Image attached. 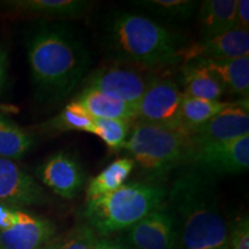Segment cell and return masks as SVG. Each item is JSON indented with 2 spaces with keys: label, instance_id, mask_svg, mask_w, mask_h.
<instances>
[{
  "label": "cell",
  "instance_id": "6da1fadb",
  "mask_svg": "<svg viewBox=\"0 0 249 249\" xmlns=\"http://www.w3.org/2000/svg\"><path fill=\"white\" fill-rule=\"evenodd\" d=\"M165 205L172 214L177 249H229L230 226L217 177L192 165L174 171Z\"/></svg>",
  "mask_w": 249,
  "mask_h": 249
},
{
  "label": "cell",
  "instance_id": "7a4b0ae2",
  "mask_svg": "<svg viewBox=\"0 0 249 249\" xmlns=\"http://www.w3.org/2000/svg\"><path fill=\"white\" fill-rule=\"evenodd\" d=\"M27 46L31 76L46 101L66 98L88 71L89 51L71 27L39 28L28 39Z\"/></svg>",
  "mask_w": 249,
  "mask_h": 249
},
{
  "label": "cell",
  "instance_id": "3957f363",
  "mask_svg": "<svg viewBox=\"0 0 249 249\" xmlns=\"http://www.w3.org/2000/svg\"><path fill=\"white\" fill-rule=\"evenodd\" d=\"M104 43L119 64L142 70L172 66L182 60L188 42L144 15L116 12L108 18Z\"/></svg>",
  "mask_w": 249,
  "mask_h": 249
},
{
  "label": "cell",
  "instance_id": "277c9868",
  "mask_svg": "<svg viewBox=\"0 0 249 249\" xmlns=\"http://www.w3.org/2000/svg\"><path fill=\"white\" fill-rule=\"evenodd\" d=\"M167 189L161 183L132 182L107 195L87 201L85 218L98 236L129 230L152 211L163 207Z\"/></svg>",
  "mask_w": 249,
  "mask_h": 249
},
{
  "label": "cell",
  "instance_id": "5b68a950",
  "mask_svg": "<svg viewBox=\"0 0 249 249\" xmlns=\"http://www.w3.org/2000/svg\"><path fill=\"white\" fill-rule=\"evenodd\" d=\"M123 149L130 155L147 182L161 183L187 164L191 144L182 133L136 123Z\"/></svg>",
  "mask_w": 249,
  "mask_h": 249
},
{
  "label": "cell",
  "instance_id": "8992f818",
  "mask_svg": "<svg viewBox=\"0 0 249 249\" xmlns=\"http://www.w3.org/2000/svg\"><path fill=\"white\" fill-rule=\"evenodd\" d=\"M182 99L183 93L173 80L152 77L135 108V120L182 133Z\"/></svg>",
  "mask_w": 249,
  "mask_h": 249
},
{
  "label": "cell",
  "instance_id": "52a82bcc",
  "mask_svg": "<svg viewBox=\"0 0 249 249\" xmlns=\"http://www.w3.org/2000/svg\"><path fill=\"white\" fill-rule=\"evenodd\" d=\"M151 80L136 67L113 62L90 74L85 88L97 90L129 105L135 111Z\"/></svg>",
  "mask_w": 249,
  "mask_h": 249
},
{
  "label": "cell",
  "instance_id": "ba28073f",
  "mask_svg": "<svg viewBox=\"0 0 249 249\" xmlns=\"http://www.w3.org/2000/svg\"><path fill=\"white\" fill-rule=\"evenodd\" d=\"M186 165H192L214 177L247 172L249 167V135L231 141L191 148Z\"/></svg>",
  "mask_w": 249,
  "mask_h": 249
},
{
  "label": "cell",
  "instance_id": "9c48e42d",
  "mask_svg": "<svg viewBox=\"0 0 249 249\" xmlns=\"http://www.w3.org/2000/svg\"><path fill=\"white\" fill-rule=\"evenodd\" d=\"M248 98L230 103L229 107L188 135L191 148L226 142L249 135Z\"/></svg>",
  "mask_w": 249,
  "mask_h": 249
},
{
  "label": "cell",
  "instance_id": "30bf717a",
  "mask_svg": "<svg viewBox=\"0 0 249 249\" xmlns=\"http://www.w3.org/2000/svg\"><path fill=\"white\" fill-rule=\"evenodd\" d=\"M124 239L130 249H177L176 226L165 203L127 230Z\"/></svg>",
  "mask_w": 249,
  "mask_h": 249
},
{
  "label": "cell",
  "instance_id": "8fae6325",
  "mask_svg": "<svg viewBox=\"0 0 249 249\" xmlns=\"http://www.w3.org/2000/svg\"><path fill=\"white\" fill-rule=\"evenodd\" d=\"M48 195L30 174L13 160L0 157V203L12 207L45 204Z\"/></svg>",
  "mask_w": 249,
  "mask_h": 249
},
{
  "label": "cell",
  "instance_id": "7c38bea8",
  "mask_svg": "<svg viewBox=\"0 0 249 249\" xmlns=\"http://www.w3.org/2000/svg\"><path fill=\"white\" fill-rule=\"evenodd\" d=\"M36 173L48 188L66 200L75 197L85 185V172L80 163L64 151L49 157Z\"/></svg>",
  "mask_w": 249,
  "mask_h": 249
},
{
  "label": "cell",
  "instance_id": "4fadbf2b",
  "mask_svg": "<svg viewBox=\"0 0 249 249\" xmlns=\"http://www.w3.org/2000/svg\"><path fill=\"white\" fill-rule=\"evenodd\" d=\"M249 54V31L233 29L220 35L188 43L183 49V61L230 60Z\"/></svg>",
  "mask_w": 249,
  "mask_h": 249
},
{
  "label": "cell",
  "instance_id": "5bb4252c",
  "mask_svg": "<svg viewBox=\"0 0 249 249\" xmlns=\"http://www.w3.org/2000/svg\"><path fill=\"white\" fill-rule=\"evenodd\" d=\"M57 233L54 223L18 209L13 226L0 231L1 249H43Z\"/></svg>",
  "mask_w": 249,
  "mask_h": 249
},
{
  "label": "cell",
  "instance_id": "9a60e30c",
  "mask_svg": "<svg viewBox=\"0 0 249 249\" xmlns=\"http://www.w3.org/2000/svg\"><path fill=\"white\" fill-rule=\"evenodd\" d=\"M182 93L186 97L220 101L225 93L217 77L197 61H186L181 68Z\"/></svg>",
  "mask_w": 249,
  "mask_h": 249
},
{
  "label": "cell",
  "instance_id": "2e32d148",
  "mask_svg": "<svg viewBox=\"0 0 249 249\" xmlns=\"http://www.w3.org/2000/svg\"><path fill=\"white\" fill-rule=\"evenodd\" d=\"M192 61V60H191ZM209 70L225 91L248 98L249 92V57L230 60H194Z\"/></svg>",
  "mask_w": 249,
  "mask_h": 249
},
{
  "label": "cell",
  "instance_id": "e0dca14e",
  "mask_svg": "<svg viewBox=\"0 0 249 249\" xmlns=\"http://www.w3.org/2000/svg\"><path fill=\"white\" fill-rule=\"evenodd\" d=\"M235 8L236 0L202 1L198 12L202 38H209L236 29Z\"/></svg>",
  "mask_w": 249,
  "mask_h": 249
},
{
  "label": "cell",
  "instance_id": "ac0fdd59",
  "mask_svg": "<svg viewBox=\"0 0 249 249\" xmlns=\"http://www.w3.org/2000/svg\"><path fill=\"white\" fill-rule=\"evenodd\" d=\"M92 119L135 120V111L129 105L93 89L85 88L74 99Z\"/></svg>",
  "mask_w": 249,
  "mask_h": 249
},
{
  "label": "cell",
  "instance_id": "d6986e66",
  "mask_svg": "<svg viewBox=\"0 0 249 249\" xmlns=\"http://www.w3.org/2000/svg\"><path fill=\"white\" fill-rule=\"evenodd\" d=\"M5 4L27 13L58 18H80L90 7L86 0H13Z\"/></svg>",
  "mask_w": 249,
  "mask_h": 249
},
{
  "label": "cell",
  "instance_id": "ffe728a7",
  "mask_svg": "<svg viewBox=\"0 0 249 249\" xmlns=\"http://www.w3.org/2000/svg\"><path fill=\"white\" fill-rule=\"evenodd\" d=\"M135 164L132 158L124 157L116 160L105 167L101 173L90 179L87 188V201L114 192L124 185Z\"/></svg>",
  "mask_w": 249,
  "mask_h": 249
},
{
  "label": "cell",
  "instance_id": "44dd1931",
  "mask_svg": "<svg viewBox=\"0 0 249 249\" xmlns=\"http://www.w3.org/2000/svg\"><path fill=\"white\" fill-rule=\"evenodd\" d=\"M230 102L205 101L200 98H192L183 96L181 104L182 134H189L203 126L208 121L216 117L219 112L229 107Z\"/></svg>",
  "mask_w": 249,
  "mask_h": 249
},
{
  "label": "cell",
  "instance_id": "7402d4cb",
  "mask_svg": "<svg viewBox=\"0 0 249 249\" xmlns=\"http://www.w3.org/2000/svg\"><path fill=\"white\" fill-rule=\"evenodd\" d=\"M34 139L17 123L0 113V157L20 160L33 147Z\"/></svg>",
  "mask_w": 249,
  "mask_h": 249
},
{
  "label": "cell",
  "instance_id": "603a6c76",
  "mask_svg": "<svg viewBox=\"0 0 249 249\" xmlns=\"http://www.w3.org/2000/svg\"><path fill=\"white\" fill-rule=\"evenodd\" d=\"M93 119L89 113L76 101H71L62 108L60 113L42 124L46 132L64 133L70 130H82L88 132L92 128Z\"/></svg>",
  "mask_w": 249,
  "mask_h": 249
},
{
  "label": "cell",
  "instance_id": "cb8c5ba5",
  "mask_svg": "<svg viewBox=\"0 0 249 249\" xmlns=\"http://www.w3.org/2000/svg\"><path fill=\"white\" fill-rule=\"evenodd\" d=\"M133 4L169 21L188 20L198 8V2L193 0H139Z\"/></svg>",
  "mask_w": 249,
  "mask_h": 249
},
{
  "label": "cell",
  "instance_id": "d4e9b609",
  "mask_svg": "<svg viewBox=\"0 0 249 249\" xmlns=\"http://www.w3.org/2000/svg\"><path fill=\"white\" fill-rule=\"evenodd\" d=\"M98 235L87 223H79L60 235H54L43 249H93Z\"/></svg>",
  "mask_w": 249,
  "mask_h": 249
},
{
  "label": "cell",
  "instance_id": "484cf974",
  "mask_svg": "<svg viewBox=\"0 0 249 249\" xmlns=\"http://www.w3.org/2000/svg\"><path fill=\"white\" fill-rule=\"evenodd\" d=\"M130 124L123 119H93L90 134L98 136L111 150H120L129 136Z\"/></svg>",
  "mask_w": 249,
  "mask_h": 249
},
{
  "label": "cell",
  "instance_id": "4316f807",
  "mask_svg": "<svg viewBox=\"0 0 249 249\" xmlns=\"http://www.w3.org/2000/svg\"><path fill=\"white\" fill-rule=\"evenodd\" d=\"M229 249H249V220L241 218L230 227Z\"/></svg>",
  "mask_w": 249,
  "mask_h": 249
},
{
  "label": "cell",
  "instance_id": "83f0119b",
  "mask_svg": "<svg viewBox=\"0 0 249 249\" xmlns=\"http://www.w3.org/2000/svg\"><path fill=\"white\" fill-rule=\"evenodd\" d=\"M18 209L20 208L0 203V231H4V230H7L14 225L18 219Z\"/></svg>",
  "mask_w": 249,
  "mask_h": 249
},
{
  "label": "cell",
  "instance_id": "f1b7e54d",
  "mask_svg": "<svg viewBox=\"0 0 249 249\" xmlns=\"http://www.w3.org/2000/svg\"><path fill=\"white\" fill-rule=\"evenodd\" d=\"M235 22H236V29L248 31V28H249V1L248 0H236Z\"/></svg>",
  "mask_w": 249,
  "mask_h": 249
},
{
  "label": "cell",
  "instance_id": "f546056e",
  "mask_svg": "<svg viewBox=\"0 0 249 249\" xmlns=\"http://www.w3.org/2000/svg\"><path fill=\"white\" fill-rule=\"evenodd\" d=\"M93 249H130L128 246L119 239H113L111 236H98L95 242Z\"/></svg>",
  "mask_w": 249,
  "mask_h": 249
},
{
  "label": "cell",
  "instance_id": "4dcf8cb0",
  "mask_svg": "<svg viewBox=\"0 0 249 249\" xmlns=\"http://www.w3.org/2000/svg\"><path fill=\"white\" fill-rule=\"evenodd\" d=\"M6 76V54L5 52L0 49V91H1L2 85H4Z\"/></svg>",
  "mask_w": 249,
  "mask_h": 249
},
{
  "label": "cell",
  "instance_id": "1f68e13d",
  "mask_svg": "<svg viewBox=\"0 0 249 249\" xmlns=\"http://www.w3.org/2000/svg\"><path fill=\"white\" fill-rule=\"evenodd\" d=\"M0 249H1V248H0Z\"/></svg>",
  "mask_w": 249,
  "mask_h": 249
}]
</instances>
